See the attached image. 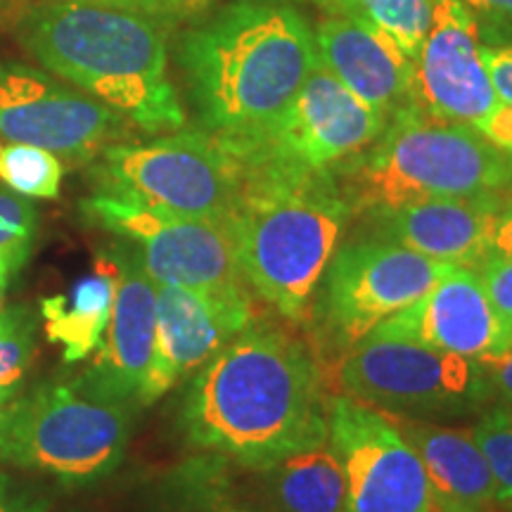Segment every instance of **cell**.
Returning a JSON list of instances; mask_svg holds the SVG:
<instances>
[{"label": "cell", "instance_id": "obj_1", "mask_svg": "<svg viewBox=\"0 0 512 512\" xmlns=\"http://www.w3.org/2000/svg\"><path fill=\"white\" fill-rule=\"evenodd\" d=\"M330 401L311 351L249 323L192 377L181 406L190 446L264 467L328 444Z\"/></svg>", "mask_w": 512, "mask_h": 512}, {"label": "cell", "instance_id": "obj_2", "mask_svg": "<svg viewBox=\"0 0 512 512\" xmlns=\"http://www.w3.org/2000/svg\"><path fill=\"white\" fill-rule=\"evenodd\" d=\"M313 27L273 0H240L185 31L178 46L185 91L200 121L240 155L283 117L316 67Z\"/></svg>", "mask_w": 512, "mask_h": 512}, {"label": "cell", "instance_id": "obj_3", "mask_svg": "<svg viewBox=\"0 0 512 512\" xmlns=\"http://www.w3.org/2000/svg\"><path fill=\"white\" fill-rule=\"evenodd\" d=\"M17 36L48 72L112 107L140 131L185 128L166 36L145 12L62 0L29 10Z\"/></svg>", "mask_w": 512, "mask_h": 512}, {"label": "cell", "instance_id": "obj_4", "mask_svg": "<svg viewBox=\"0 0 512 512\" xmlns=\"http://www.w3.org/2000/svg\"><path fill=\"white\" fill-rule=\"evenodd\" d=\"M242 169L240 197L228 219L242 278L275 313L304 323L354 214L335 174Z\"/></svg>", "mask_w": 512, "mask_h": 512}, {"label": "cell", "instance_id": "obj_5", "mask_svg": "<svg viewBox=\"0 0 512 512\" xmlns=\"http://www.w3.org/2000/svg\"><path fill=\"white\" fill-rule=\"evenodd\" d=\"M335 178L358 216L408 202L508 192L512 155L413 102L389 117L375 143L339 166Z\"/></svg>", "mask_w": 512, "mask_h": 512}, {"label": "cell", "instance_id": "obj_6", "mask_svg": "<svg viewBox=\"0 0 512 512\" xmlns=\"http://www.w3.org/2000/svg\"><path fill=\"white\" fill-rule=\"evenodd\" d=\"M131 406L95 399L74 384H36L0 413V463L64 486L110 477L126 456Z\"/></svg>", "mask_w": 512, "mask_h": 512}, {"label": "cell", "instance_id": "obj_7", "mask_svg": "<svg viewBox=\"0 0 512 512\" xmlns=\"http://www.w3.org/2000/svg\"><path fill=\"white\" fill-rule=\"evenodd\" d=\"M98 192L145 207L228 221L238 204L240 159L202 131H174L147 143H114L102 150L93 169Z\"/></svg>", "mask_w": 512, "mask_h": 512}, {"label": "cell", "instance_id": "obj_8", "mask_svg": "<svg viewBox=\"0 0 512 512\" xmlns=\"http://www.w3.org/2000/svg\"><path fill=\"white\" fill-rule=\"evenodd\" d=\"M451 266L373 235L347 242L332 254L311 304L320 342L342 356L384 318L430 292Z\"/></svg>", "mask_w": 512, "mask_h": 512}, {"label": "cell", "instance_id": "obj_9", "mask_svg": "<svg viewBox=\"0 0 512 512\" xmlns=\"http://www.w3.org/2000/svg\"><path fill=\"white\" fill-rule=\"evenodd\" d=\"M335 382L344 396L401 418H448L486 396L484 363L408 342L368 339L339 356Z\"/></svg>", "mask_w": 512, "mask_h": 512}, {"label": "cell", "instance_id": "obj_10", "mask_svg": "<svg viewBox=\"0 0 512 512\" xmlns=\"http://www.w3.org/2000/svg\"><path fill=\"white\" fill-rule=\"evenodd\" d=\"M83 214L133 247L157 285L190 287L209 294H249L228 221L171 214L124 197L95 192Z\"/></svg>", "mask_w": 512, "mask_h": 512}, {"label": "cell", "instance_id": "obj_11", "mask_svg": "<svg viewBox=\"0 0 512 512\" xmlns=\"http://www.w3.org/2000/svg\"><path fill=\"white\" fill-rule=\"evenodd\" d=\"M384 121L316 62L309 79L266 136L235 155L245 166L335 174L380 136Z\"/></svg>", "mask_w": 512, "mask_h": 512}, {"label": "cell", "instance_id": "obj_12", "mask_svg": "<svg viewBox=\"0 0 512 512\" xmlns=\"http://www.w3.org/2000/svg\"><path fill=\"white\" fill-rule=\"evenodd\" d=\"M328 444L347 477V512H434L430 479L389 413L335 396Z\"/></svg>", "mask_w": 512, "mask_h": 512}, {"label": "cell", "instance_id": "obj_13", "mask_svg": "<svg viewBox=\"0 0 512 512\" xmlns=\"http://www.w3.org/2000/svg\"><path fill=\"white\" fill-rule=\"evenodd\" d=\"M128 121L41 69L0 62V136L50 150L72 164L93 162L128 133Z\"/></svg>", "mask_w": 512, "mask_h": 512}, {"label": "cell", "instance_id": "obj_14", "mask_svg": "<svg viewBox=\"0 0 512 512\" xmlns=\"http://www.w3.org/2000/svg\"><path fill=\"white\" fill-rule=\"evenodd\" d=\"M415 105L489 143L512 107L498 98L482 62V27L460 0H434L430 34L415 57Z\"/></svg>", "mask_w": 512, "mask_h": 512}, {"label": "cell", "instance_id": "obj_15", "mask_svg": "<svg viewBox=\"0 0 512 512\" xmlns=\"http://www.w3.org/2000/svg\"><path fill=\"white\" fill-rule=\"evenodd\" d=\"M95 261L112 278V313L98 356L76 377L74 387L95 399L131 406L138 403L155 351L157 285L128 242H119Z\"/></svg>", "mask_w": 512, "mask_h": 512}, {"label": "cell", "instance_id": "obj_16", "mask_svg": "<svg viewBox=\"0 0 512 512\" xmlns=\"http://www.w3.org/2000/svg\"><path fill=\"white\" fill-rule=\"evenodd\" d=\"M249 323V294L228 297L190 287L157 285L155 351L138 394V406H152L171 387L197 373Z\"/></svg>", "mask_w": 512, "mask_h": 512}, {"label": "cell", "instance_id": "obj_17", "mask_svg": "<svg viewBox=\"0 0 512 512\" xmlns=\"http://www.w3.org/2000/svg\"><path fill=\"white\" fill-rule=\"evenodd\" d=\"M368 339H408L486 363L501 354V328L477 268L451 266L444 278L406 309L384 318Z\"/></svg>", "mask_w": 512, "mask_h": 512}, {"label": "cell", "instance_id": "obj_18", "mask_svg": "<svg viewBox=\"0 0 512 512\" xmlns=\"http://www.w3.org/2000/svg\"><path fill=\"white\" fill-rule=\"evenodd\" d=\"M505 192L475 197H441L358 214L366 235L413 249L444 264L477 268L491 252V233Z\"/></svg>", "mask_w": 512, "mask_h": 512}, {"label": "cell", "instance_id": "obj_19", "mask_svg": "<svg viewBox=\"0 0 512 512\" xmlns=\"http://www.w3.org/2000/svg\"><path fill=\"white\" fill-rule=\"evenodd\" d=\"M313 41L318 62L384 121L415 102V62L363 19L330 10Z\"/></svg>", "mask_w": 512, "mask_h": 512}, {"label": "cell", "instance_id": "obj_20", "mask_svg": "<svg viewBox=\"0 0 512 512\" xmlns=\"http://www.w3.org/2000/svg\"><path fill=\"white\" fill-rule=\"evenodd\" d=\"M392 418L425 465L434 512H503L494 472L470 430Z\"/></svg>", "mask_w": 512, "mask_h": 512}, {"label": "cell", "instance_id": "obj_21", "mask_svg": "<svg viewBox=\"0 0 512 512\" xmlns=\"http://www.w3.org/2000/svg\"><path fill=\"white\" fill-rule=\"evenodd\" d=\"M273 512H347V477L328 444L261 467Z\"/></svg>", "mask_w": 512, "mask_h": 512}, {"label": "cell", "instance_id": "obj_22", "mask_svg": "<svg viewBox=\"0 0 512 512\" xmlns=\"http://www.w3.org/2000/svg\"><path fill=\"white\" fill-rule=\"evenodd\" d=\"M114 287L110 273L95 261V273L81 278L69 294L41 302L46 337L62 347L64 363H79L100 349L112 313Z\"/></svg>", "mask_w": 512, "mask_h": 512}, {"label": "cell", "instance_id": "obj_23", "mask_svg": "<svg viewBox=\"0 0 512 512\" xmlns=\"http://www.w3.org/2000/svg\"><path fill=\"white\" fill-rule=\"evenodd\" d=\"M330 10L349 12L384 34L415 62L430 34L434 0H323Z\"/></svg>", "mask_w": 512, "mask_h": 512}, {"label": "cell", "instance_id": "obj_24", "mask_svg": "<svg viewBox=\"0 0 512 512\" xmlns=\"http://www.w3.org/2000/svg\"><path fill=\"white\" fill-rule=\"evenodd\" d=\"M64 166L60 157L43 147L10 143L0 147V181L12 192L31 200L60 197Z\"/></svg>", "mask_w": 512, "mask_h": 512}, {"label": "cell", "instance_id": "obj_25", "mask_svg": "<svg viewBox=\"0 0 512 512\" xmlns=\"http://www.w3.org/2000/svg\"><path fill=\"white\" fill-rule=\"evenodd\" d=\"M38 311L29 304L0 309V394H17L36 354Z\"/></svg>", "mask_w": 512, "mask_h": 512}, {"label": "cell", "instance_id": "obj_26", "mask_svg": "<svg viewBox=\"0 0 512 512\" xmlns=\"http://www.w3.org/2000/svg\"><path fill=\"white\" fill-rule=\"evenodd\" d=\"M496 479L498 505L512 512V408L496 406L470 427Z\"/></svg>", "mask_w": 512, "mask_h": 512}, {"label": "cell", "instance_id": "obj_27", "mask_svg": "<svg viewBox=\"0 0 512 512\" xmlns=\"http://www.w3.org/2000/svg\"><path fill=\"white\" fill-rule=\"evenodd\" d=\"M38 235V211L27 197L0 190V261L17 271L27 266Z\"/></svg>", "mask_w": 512, "mask_h": 512}, {"label": "cell", "instance_id": "obj_28", "mask_svg": "<svg viewBox=\"0 0 512 512\" xmlns=\"http://www.w3.org/2000/svg\"><path fill=\"white\" fill-rule=\"evenodd\" d=\"M477 273L501 328V354H505L512 349V254L489 252L477 264Z\"/></svg>", "mask_w": 512, "mask_h": 512}, {"label": "cell", "instance_id": "obj_29", "mask_svg": "<svg viewBox=\"0 0 512 512\" xmlns=\"http://www.w3.org/2000/svg\"><path fill=\"white\" fill-rule=\"evenodd\" d=\"M50 501L36 486L0 470V512H48Z\"/></svg>", "mask_w": 512, "mask_h": 512}, {"label": "cell", "instance_id": "obj_30", "mask_svg": "<svg viewBox=\"0 0 512 512\" xmlns=\"http://www.w3.org/2000/svg\"><path fill=\"white\" fill-rule=\"evenodd\" d=\"M482 62L496 95L512 107V41L482 43Z\"/></svg>", "mask_w": 512, "mask_h": 512}, {"label": "cell", "instance_id": "obj_31", "mask_svg": "<svg viewBox=\"0 0 512 512\" xmlns=\"http://www.w3.org/2000/svg\"><path fill=\"white\" fill-rule=\"evenodd\" d=\"M477 17L479 27L512 29V0H460Z\"/></svg>", "mask_w": 512, "mask_h": 512}, {"label": "cell", "instance_id": "obj_32", "mask_svg": "<svg viewBox=\"0 0 512 512\" xmlns=\"http://www.w3.org/2000/svg\"><path fill=\"white\" fill-rule=\"evenodd\" d=\"M484 368L486 375H489V384H494V389L505 401V406L512 408V349L486 361Z\"/></svg>", "mask_w": 512, "mask_h": 512}, {"label": "cell", "instance_id": "obj_33", "mask_svg": "<svg viewBox=\"0 0 512 512\" xmlns=\"http://www.w3.org/2000/svg\"><path fill=\"white\" fill-rule=\"evenodd\" d=\"M491 252L512 254V197H508L503 209L498 211L494 233H491Z\"/></svg>", "mask_w": 512, "mask_h": 512}, {"label": "cell", "instance_id": "obj_34", "mask_svg": "<svg viewBox=\"0 0 512 512\" xmlns=\"http://www.w3.org/2000/svg\"><path fill=\"white\" fill-rule=\"evenodd\" d=\"M91 3H105L114 5V8H126L136 12H152L162 8H178V5H190L195 0H91Z\"/></svg>", "mask_w": 512, "mask_h": 512}, {"label": "cell", "instance_id": "obj_35", "mask_svg": "<svg viewBox=\"0 0 512 512\" xmlns=\"http://www.w3.org/2000/svg\"><path fill=\"white\" fill-rule=\"evenodd\" d=\"M17 273H19L17 268H12L10 264H3V261H0V309H3L5 297H8V292H10L12 278H15Z\"/></svg>", "mask_w": 512, "mask_h": 512}, {"label": "cell", "instance_id": "obj_36", "mask_svg": "<svg viewBox=\"0 0 512 512\" xmlns=\"http://www.w3.org/2000/svg\"><path fill=\"white\" fill-rule=\"evenodd\" d=\"M12 396L15 394H0V413H3V408H5V403H8Z\"/></svg>", "mask_w": 512, "mask_h": 512}, {"label": "cell", "instance_id": "obj_37", "mask_svg": "<svg viewBox=\"0 0 512 512\" xmlns=\"http://www.w3.org/2000/svg\"><path fill=\"white\" fill-rule=\"evenodd\" d=\"M221 512H254V510H221Z\"/></svg>", "mask_w": 512, "mask_h": 512}, {"label": "cell", "instance_id": "obj_38", "mask_svg": "<svg viewBox=\"0 0 512 512\" xmlns=\"http://www.w3.org/2000/svg\"><path fill=\"white\" fill-rule=\"evenodd\" d=\"M273 3H283V0H273Z\"/></svg>", "mask_w": 512, "mask_h": 512}]
</instances>
